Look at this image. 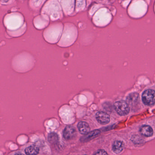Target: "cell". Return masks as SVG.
<instances>
[{
    "mask_svg": "<svg viewBox=\"0 0 155 155\" xmlns=\"http://www.w3.org/2000/svg\"><path fill=\"white\" fill-rule=\"evenodd\" d=\"M58 136L55 133H51L48 136V141L51 143H54L58 141Z\"/></svg>",
    "mask_w": 155,
    "mask_h": 155,
    "instance_id": "obj_10",
    "label": "cell"
},
{
    "mask_svg": "<svg viewBox=\"0 0 155 155\" xmlns=\"http://www.w3.org/2000/svg\"><path fill=\"white\" fill-rule=\"evenodd\" d=\"M124 145L122 141H115L114 142L112 146V150L113 152L116 154H119L124 150Z\"/></svg>",
    "mask_w": 155,
    "mask_h": 155,
    "instance_id": "obj_6",
    "label": "cell"
},
{
    "mask_svg": "<svg viewBox=\"0 0 155 155\" xmlns=\"http://www.w3.org/2000/svg\"><path fill=\"white\" fill-rule=\"evenodd\" d=\"M142 100L147 105L151 106L155 103V91L154 90H146L142 95Z\"/></svg>",
    "mask_w": 155,
    "mask_h": 155,
    "instance_id": "obj_2",
    "label": "cell"
},
{
    "mask_svg": "<svg viewBox=\"0 0 155 155\" xmlns=\"http://www.w3.org/2000/svg\"><path fill=\"white\" fill-rule=\"evenodd\" d=\"M96 119L97 122L102 125H105L110 122V116L106 113L98 112L96 114Z\"/></svg>",
    "mask_w": 155,
    "mask_h": 155,
    "instance_id": "obj_4",
    "label": "cell"
},
{
    "mask_svg": "<svg viewBox=\"0 0 155 155\" xmlns=\"http://www.w3.org/2000/svg\"><path fill=\"white\" fill-rule=\"evenodd\" d=\"M78 128L80 134L86 135L89 133L90 128L89 125L84 122H80L78 125Z\"/></svg>",
    "mask_w": 155,
    "mask_h": 155,
    "instance_id": "obj_5",
    "label": "cell"
},
{
    "mask_svg": "<svg viewBox=\"0 0 155 155\" xmlns=\"http://www.w3.org/2000/svg\"><path fill=\"white\" fill-rule=\"evenodd\" d=\"M100 133L99 130H95L91 133H88L86 134L85 136H83L81 138V141L86 142L90 141L97 136L100 134Z\"/></svg>",
    "mask_w": 155,
    "mask_h": 155,
    "instance_id": "obj_7",
    "label": "cell"
},
{
    "mask_svg": "<svg viewBox=\"0 0 155 155\" xmlns=\"http://www.w3.org/2000/svg\"><path fill=\"white\" fill-rule=\"evenodd\" d=\"M114 107L117 113L120 116L127 115L130 111L129 106L125 101H119L116 102L114 104Z\"/></svg>",
    "mask_w": 155,
    "mask_h": 155,
    "instance_id": "obj_1",
    "label": "cell"
},
{
    "mask_svg": "<svg viewBox=\"0 0 155 155\" xmlns=\"http://www.w3.org/2000/svg\"><path fill=\"white\" fill-rule=\"evenodd\" d=\"M39 148L35 146H31L27 147L25 150V153L27 155H36L39 153Z\"/></svg>",
    "mask_w": 155,
    "mask_h": 155,
    "instance_id": "obj_9",
    "label": "cell"
},
{
    "mask_svg": "<svg viewBox=\"0 0 155 155\" xmlns=\"http://www.w3.org/2000/svg\"><path fill=\"white\" fill-rule=\"evenodd\" d=\"M141 134L144 136L150 137L152 136L153 133V131L152 127L149 126H143L140 129Z\"/></svg>",
    "mask_w": 155,
    "mask_h": 155,
    "instance_id": "obj_8",
    "label": "cell"
},
{
    "mask_svg": "<svg viewBox=\"0 0 155 155\" xmlns=\"http://www.w3.org/2000/svg\"><path fill=\"white\" fill-rule=\"evenodd\" d=\"M76 134V130L72 126H67L63 131V137L67 141L73 139Z\"/></svg>",
    "mask_w": 155,
    "mask_h": 155,
    "instance_id": "obj_3",
    "label": "cell"
},
{
    "mask_svg": "<svg viewBox=\"0 0 155 155\" xmlns=\"http://www.w3.org/2000/svg\"><path fill=\"white\" fill-rule=\"evenodd\" d=\"M95 155H107V153L103 149H100L97 151L95 153H94Z\"/></svg>",
    "mask_w": 155,
    "mask_h": 155,
    "instance_id": "obj_11",
    "label": "cell"
}]
</instances>
